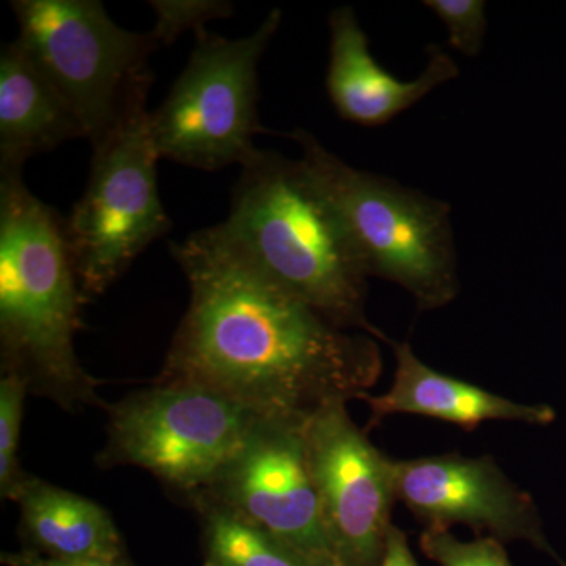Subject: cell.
<instances>
[{
    "instance_id": "2e32d148",
    "label": "cell",
    "mask_w": 566,
    "mask_h": 566,
    "mask_svg": "<svg viewBox=\"0 0 566 566\" xmlns=\"http://www.w3.org/2000/svg\"><path fill=\"white\" fill-rule=\"evenodd\" d=\"M199 499L205 564L210 566H314L307 558L229 510Z\"/></svg>"
},
{
    "instance_id": "8fae6325",
    "label": "cell",
    "mask_w": 566,
    "mask_h": 566,
    "mask_svg": "<svg viewBox=\"0 0 566 566\" xmlns=\"http://www.w3.org/2000/svg\"><path fill=\"white\" fill-rule=\"evenodd\" d=\"M397 501L424 528L464 526L499 542H526L556 557L534 497L493 457L460 453L395 460Z\"/></svg>"
},
{
    "instance_id": "9c48e42d",
    "label": "cell",
    "mask_w": 566,
    "mask_h": 566,
    "mask_svg": "<svg viewBox=\"0 0 566 566\" xmlns=\"http://www.w3.org/2000/svg\"><path fill=\"white\" fill-rule=\"evenodd\" d=\"M304 439L337 566H379L398 502L394 458L357 427L344 400L316 409L305 422Z\"/></svg>"
},
{
    "instance_id": "4fadbf2b",
    "label": "cell",
    "mask_w": 566,
    "mask_h": 566,
    "mask_svg": "<svg viewBox=\"0 0 566 566\" xmlns=\"http://www.w3.org/2000/svg\"><path fill=\"white\" fill-rule=\"evenodd\" d=\"M394 353L392 385L385 394L365 395L370 424L390 416H420L474 431L486 422H510L549 427L557 412L549 405L521 403L483 387L434 370L417 356L408 342L382 337Z\"/></svg>"
},
{
    "instance_id": "cb8c5ba5",
    "label": "cell",
    "mask_w": 566,
    "mask_h": 566,
    "mask_svg": "<svg viewBox=\"0 0 566 566\" xmlns=\"http://www.w3.org/2000/svg\"><path fill=\"white\" fill-rule=\"evenodd\" d=\"M566 566V565H565Z\"/></svg>"
},
{
    "instance_id": "7402d4cb",
    "label": "cell",
    "mask_w": 566,
    "mask_h": 566,
    "mask_svg": "<svg viewBox=\"0 0 566 566\" xmlns=\"http://www.w3.org/2000/svg\"><path fill=\"white\" fill-rule=\"evenodd\" d=\"M379 566H420L409 546L408 535L395 524L387 535L385 556Z\"/></svg>"
},
{
    "instance_id": "9a60e30c",
    "label": "cell",
    "mask_w": 566,
    "mask_h": 566,
    "mask_svg": "<svg viewBox=\"0 0 566 566\" xmlns=\"http://www.w3.org/2000/svg\"><path fill=\"white\" fill-rule=\"evenodd\" d=\"M25 547L61 560H122L125 545L102 505L31 475L17 499Z\"/></svg>"
},
{
    "instance_id": "52a82bcc",
    "label": "cell",
    "mask_w": 566,
    "mask_h": 566,
    "mask_svg": "<svg viewBox=\"0 0 566 566\" xmlns=\"http://www.w3.org/2000/svg\"><path fill=\"white\" fill-rule=\"evenodd\" d=\"M263 415L203 387L158 382L111 411L103 463L145 469L174 490H210Z\"/></svg>"
},
{
    "instance_id": "603a6c76",
    "label": "cell",
    "mask_w": 566,
    "mask_h": 566,
    "mask_svg": "<svg viewBox=\"0 0 566 566\" xmlns=\"http://www.w3.org/2000/svg\"><path fill=\"white\" fill-rule=\"evenodd\" d=\"M203 566H210V565L203 564Z\"/></svg>"
},
{
    "instance_id": "7a4b0ae2",
    "label": "cell",
    "mask_w": 566,
    "mask_h": 566,
    "mask_svg": "<svg viewBox=\"0 0 566 566\" xmlns=\"http://www.w3.org/2000/svg\"><path fill=\"white\" fill-rule=\"evenodd\" d=\"M222 232L264 274L344 329L382 340L367 281L340 216L301 159L256 150L241 166Z\"/></svg>"
},
{
    "instance_id": "5b68a950",
    "label": "cell",
    "mask_w": 566,
    "mask_h": 566,
    "mask_svg": "<svg viewBox=\"0 0 566 566\" xmlns=\"http://www.w3.org/2000/svg\"><path fill=\"white\" fill-rule=\"evenodd\" d=\"M11 9L14 44L80 118L92 148L147 111L159 48L150 32L115 24L99 0H14Z\"/></svg>"
},
{
    "instance_id": "ffe728a7",
    "label": "cell",
    "mask_w": 566,
    "mask_h": 566,
    "mask_svg": "<svg viewBox=\"0 0 566 566\" xmlns=\"http://www.w3.org/2000/svg\"><path fill=\"white\" fill-rule=\"evenodd\" d=\"M424 7L446 25L453 50L468 57H476L482 52L488 31L483 0H427Z\"/></svg>"
},
{
    "instance_id": "d6986e66",
    "label": "cell",
    "mask_w": 566,
    "mask_h": 566,
    "mask_svg": "<svg viewBox=\"0 0 566 566\" xmlns=\"http://www.w3.org/2000/svg\"><path fill=\"white\" fill-rule=\"evenodd\" d=\"M156 21L150 31L153 39L170 46L186 31L197 32L208 22L227 20L233 14V3L226 0H153Z\"/></svg>"
},
{
    "instance_id": "277c9868",
    "label": "cell",
    "mask_w": 566,
    "mask_h": 566,
    "mask_svg": "<svg viewBox=\"0 0 566 566\" xmlns=\"http://www.w3.org/2000/svg\"><path fill=\"white\" fill-rule=\"evenodd\" d=\"M301 161L344 222L368 277L401 286L420 312L439 311L460 293L449 203L342 161L311 133L286 134Z\"/></svg>"
},
{
    "instance_id": "3957f363",
    "label": "cell",
    "mask_w": 566,
    "mask_h": 566,
    "mask_svg": "<svg viewBox=\"0 0 566 566\" xmlns=\"http://www.w3.org/2000/svg\"><path fill=\"white\" fill-rule=\"evenodd\" d=\"M82 297L65 219L22 174L0 177V340L3 370L66 409L99 403L74 349Z\"/></svg>"
},
{
    "instance_id": "30bf717a",
    "label": "cell",
    "mask_w": 566,
    "mask_h": 566,
    "mask_svg": "<svg viewBox=\"0 0 566 566\" xmlns=\"http://www.w3.org/2000/svg\"><path fill=\"white\" fill-rule=\"evenodd\" d=\"M307 419L263 417L218 482L196 495L281 539L314 566H337L305 453Z\"/></svg>"
},
{
    "instance_id": "e0dca14e",
    "label": "cell",
    "mask_w": 566,
    "mask_h": 566,
    "mask_svg": "<svg viewBox=\"0 0 566 566\" xmlns=\"http://www.w3.org/2000/svg\"><path fill=\"white\" fill-rule=\"evenodd\" d=\"M29 385L20 374L3 370L0 381V493L17 502L31 475L20 464L22 416Z\"/></svg>"
},
{
    "instance_id": "ba28073f",
    "label": "cell",
    "mask_w": 566,
    "mask_h": 566,
    "mask_svg": "<svg viewBox=\"0 0 566 566\" xmlns=\"http://www.w3.org/2000/svg\"><path fill=\"white\" fill-rule=\"evenodd\" d=\"M148 115L137 112L93 147L91 177L65 221L84 301L102 296L172 229L159 197Z\"/></svg>"
},
{
    "instance_id": "44dd1931",
    "label": "cell",
    "mask_w": 566,
    "mask_h": 566,
    "mask_svg": "<svg viewBox=\"0 0 566 566\" xmlns=\"http://www.w3.org/2000/svg\"><path fill=\"white\" fill-rule=\"evenodd\" d=\"M2 565L6 566H132L128 558L122 560H61L35 553V551L24 549L17 553H2Z\"/></svg>"
},
{
    "instance_id": "ac0fdd59",
    "label": "cell",
    "mask_w": 566,
    "mask_h": 566,
    "mask_svg": "<svg viewBox=\"0 0 566 566\" xmlns=\"http://www.w3.org/2000/svg\"><path fill=\"white\" fill-rule=\"evenodd\" d=\"M419 545L438 566H513L504 543L493 536L465 542L446 528H424Z\"/></svg>"
},
{
    "instance_id": "8992f818",
    "label": "cell",
    "mask_w": 566,
    "mask_h": 566,
    "mask_svg": "<svg viewBox=\"0 0 566 566\" xmlns=\"http://www.w3.org/2000/svg\"><path fill=\"white\" fill-rule=\"evenodd\" d=\"M281 24L282 11L273 10L243 39L193 32L188 65L148 115L159 159L216 172L255 155L253 139L268 133L259 117V63Z\"/></svg>"
},
{
    "instance_id": "5bb4252c",
    "label": "cell",
    "mask_w": 566,
    "mask_h": 566,
    "mask_svg": "<svg viewBox=\"0 0 566 566\" xmlns=\"http://www.w3.org/2000/svg\"><path fill=\"white\" fill-rule=\"evenodd\" d=\"M85 137L80 118L17 44L0 54V177L22 174L29 158Z\"/></svg>"
},
{
    "instance_id": "7c38bea8",
    "label": "cell",
    "mask_w": 566,
    "mask_h": 566,
    "mask_svg": "<svg viewBox=\"0 0 566 566\" xmlns=\"http://www.w3.org/2000/svg\"><path fill=\"white\" fill-rule=\"evenodd\" d=\"M329 65L326 91L338 117L365 128L385 126L431 92L460 76L457 62L431 44L427 65L412 81L382 69L368 46V36L352 7L329 14Z\"/></svg>"
},
{
    "instance_id": "6da1fadb",
    "label": "cell",
    "mask_w": 566,
    "mask_h": 566,
    "mask_svg": "<svg viewBox=\"0 0 566 566\" xmlns=\"http://www.w3.org/2000/svg\"><path fill=\"white\" fill-rule=\"evenodd\" d=\"M170 252L191 300L158 382L203 387L259 415L292 419H308L329 401L363 400L378 382V340L283 289L219 223Z\"/></svg>"
}]
</instances>
